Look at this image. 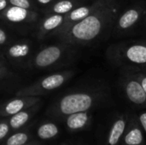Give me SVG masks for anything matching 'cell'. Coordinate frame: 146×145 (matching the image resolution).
Wrapping results in <instances>:
<instances>
[{"instance_id":"6da1fadb","label":"cell","mask_w":146,"mask_h":145,"mask_svg":"<svg viewBox=\"0 0 146 145\" xmlns=\"http://www.w3.org/2000/svg\"><path fill=\"white\" fill-rule=\"evenodd\" d=\"M116 15L115 2L110 0L109 3L104 4L102 10L90 14L86 18L79 21L71 32L74 38L80 41H91L96 38Z\"/></svg>"},{"instance_id":"7a4b0ae2","label":"cell","mask_w":146,"mask_h":145,"mask_svg":"<svg viewBox=\"0 0 146 145\" xmlns=\"http://www.w3.org/2000/svg\"><path fill=\"white\" fill-rule=\"evenodd\" d=\"M93 103L92 97L87 93H73L64 96L56 109L50 110L51 116L62 119L71 114L87 111Z\"/></svg>"},{"instance_id":"3957f363","label":"cell","mask_w":146,"mask_h":145,"mask_svg":"<svg viewBox=\"0 0 146 145\" xmlns=\"http://www.w3.org/2000/svg\"><path fill=\"white\" fill-rule=\"evenodd\" d=\"M32 132L33 140L42 142L46 144L58 139L62 134V130L56 121H45L37 125H33Z\"/></svg>"},{"instance_id":"277c9868","label":"cell","mask_w":146,"mask_h":145,"mask_svg":"<svg viewBox=\"0 0 146 145\" xmlns=\"http://www.w3.org/2000/svg\"><path fill=\"white\" fill-rule=\"evenodd\" d=\"M35 105H33L8 118L9 125L10 127V132L21 130L30 124L31 120L33 119L37 111Z\"/></svg>"},{"instance_id":"5b68a950","label":"cell","mask_w":146,"mask_h":145,"mask_svg":"<svg viewBox=\"0 0 146 145\" xmlns=\"http://www.w3.org/2000/svg\"><path fill=\"white\" fill-rule=\"evenodd\" d=\"M37 99L33 98H15L6 103L3 107L0 108L1 117H9L15 114H17L33 105L37 103Z\"/></svg>"},{"instance_id":"8992f818","label":"cell","mask_w":146,"mask_h":145,"mask_svg":"<svg viewBox=\"0 0 146 145\" xmlns=\"http://www.w3.org/2000/svg\"><path fill=\"white\" fill-rule=\"evenodd\" d=\"M33 125V123H30L21 130L10 132L0 143V145H23L33 140L32 132Z\"/></svg>"},{"instance_id":"52a82bcc","label":"cell","mask_w":146,"mask_h":145,"mask_svg":"<svg viewBox=\"0 0 146 145\" xmlns=\"http://www.w3.org/2000/svg\"><path fill=\"white\" fill-rule=\"evenodd\" d=\"M61 56V50L56 46H50L41 50L36 56L35 62L38 67H47L56 62Z\"/></svg>"},{"instance_id":"ba28073f","label":"cell","mask_w":146,"mask_h":145,"mask_svg":"<svg viewBox=\"0 0 146 145\" xmlns=\"http://www.w3.org/2000/svg\"><path fill=\"white\" fill-rule=\"evenodd\" d=\"M63 119L66 128L69 132H76L81 130L86 126L89 120V116L86 111L71 114L69 115L65 116Z\"/></svg>"},{"instance_id":"9c48e42d","label":"cell","mask_w":146,"mask_h":145,"mask_svg":"<svg viewBox=\"0 0 146 145\" xmlns=\"http://www.w3.org/2000/svg\"><path fill=\"white\" fill-rule=\"evenodd\" d=\"M126 92L131 102L136 104H142L146 101V93L139 80L131 79L126 85Z\"/></svg>"},{"instance_id":"30bf717a","label":"cell","mask_w":146,"mask_h":145,"mask_svg":"<svg viewBox=\"0 0 146 145\" xmlns=\"http://www.w3.org/2000/svg\"><path fill=\"white\" fill-rule=\"evenodd\" d=\"M125 56L128 61L136 64L146 63V45L145 44H133L129 46Z\"/></svg>"},{"instance_id":"8fae6325","label":"cell","mask_w":146,"mask_h":145,"mask_svg":"<svg viewBox=\"0 0 146 145\" xmlns=\"http://www.w3.org/2000/svg\"><path fill=\"white\" fill-rule=\"evenodd\" d=\"M141 14L137 9H130L124 12L118 21V26L121 29H128L133 26L139 19Z\"/></svg>"},{"instance_id":"7c38bea8","label":"cell","mask_w":146,"mask_h":145,"mask_svg":"<svg viewBox=\"0 0 146 145\" xmlns=\"http://www.w3.org/2000/svg\"><path fill=\"white\" fill-rule=\"evenodd\" d=\"M27 9L13 6L9 8L6 12V18L12 22H20L27 18Z\"/></svg>"},{"instance_id":"4fadbf2b","label":"cell","mask_w":146,"mask_h":145,"mask_svg":"<svg viewBox=\"0 0 146 145\" xmlns=\"http://www.w3.org/2000/svg\"><path fill=\"white\" fill-rule=\"evenodd\" d=\"M64 82V77L62 74L50 75L41 82V87L46 91H51L61 86Z\"/></svg>"},{"instance_id":"5bb4252c","label":"cell","mask_w":146,"mask_h":145,"mask_svg":"<svg viewBox=\"0 0 146 145\" xmlns=\"http://www.w3.org/2000/svg\"><path fill=\"white\" fill-rule=\"evenodd\" d=\"M125 129V122L124 121H117L115 125L113 126V128L110 132V135L109 138V144L110 145H115L121 134L123 133Z\"/></svg>"},{"instance_id":"9a60e30c","label":"cell","mask_w":146,"mask_h":145,"mask_svg":"<svg viewBox=\"0 0 146 145\" xmlns=\"http://www.w3.org/2000/svg\"><path fill=\"white\" fill-rule=\"evenodd\" d=\"M91 14V9L89 7H80L76 9H74L71 13H70V20L74 21H80L84 18H86V16H88Z\"/></svg>"},{"instance_id":"2e32d148","label":"cell","mask_w":146,"mask_h":145,"mask_svg":"<svg viewBox=\"0 0 146 145\" xmlns=\"http://www.w3.org/2000/svg\"><path fill=\"white\" fill-rule=\"evenodd\" d=\"M29 52V47L27 44H16L12 46L9 53L13 57H23L26 56Z\"/></svg>"},{"instance_id":"e0dca14e","label":"cell","mask_w":146,"mask_h":145,"mask_svg":"<svg viewBox=\"0 0 146 145\" xmlns=\"http://www.w3.org/2000/svg\"><path fill=\"white\" fill-rule=\"evenodd\" d=\"M62 21L63 17L61 15H52L45 20V21L44 22V28L45 30H52L57 27L60 24H62Z\"/></svg>"},{"instance_id":"ac0fdd59","label":"cell","mask_w":146,"mask_h":145,"mask_svg":"<svg viewBox=\"0 0 146 145\" xmlns=\"http://www.w3.org/2000/svg\"><path fill=\"white\" fill-rule=\"evenodd\" d=\"M143 137L140 130L133 129L126 137L125 140L127 144H139L142 142Z\"/></svg>"},{"instance_id":"d6986e66","label":"cell","mask_w":146,"mask_h":145,"mask_svg":"<svg viewBox=\"0 0 146 145\" xmlns=\"http://www.w3.org/2000/svg\"><path fill=\"white\" fill-rule=\"evenodd\" d=\"M73 9V3L68 0H63L58 2L53 8V10L57 14H64L70 11Z\"/></svg>"},{"instance_id":"ffe728a7","label":"cell","mask_w":146,"mask_h":145,"mask_svg":"<svg viewBox=\"0 0 146 145\" xmlns=\"http://www.w3.org/2000/svg\"><path fill=\"white\" fill-rule=\"evenodd\" d=\"M10 133V127L7 120H0V143Z\"/></svg>"},{"instance_id":"44dd1931","label":"cell","mask_w":146,"mask_h":145,"mask_svg":"<svg viewBox=\"0 0 146 145\" xmlns=\"http://www.w3.org/2000/svg\"><path fill=\"white\" fill-rule=\"evenodd\" d=\"M9 2L13 6H17L24 9H28L30 7L28 0H9Z\"/></svg>"},{"instance_id":"7402d4cb","label":"cell","mask_w":146,"mask_h":145,"mask_svg":"<svg viewBox=\"0 0 146 145\" xmlns=\"http://www.w3.org/2000/svg\"><path fill=\"white\" fill-rule=\"evenodd\" d=\"M137 79H139V82L140 83V85H142L144 91L146 93V75H142L141 77H138Z\"/></svg>"},{"instance_id":"603a6c76","label":"cell","mask_w":146,"mask_h":145,"mask_svg":"<svg viewBox=\"0 0 146 145\" xmlns=\"http://www.w3.org/2000/svg\"><path fill=\"white\" fill-rule=\"evenodd\" d=\"M5 40H6V34L2 29H0V44H3Z\"/></svg>"},{"instance_id":"cb8c5ba5","label":"cell","mask_w":146,"mask_h":145,"mask_svg":"<svg viewBox=\"0 0 146 145\" xmlns=\"http://www.w3.org/2000/svg\"><path fill=\"white\" fill-rule=\"evenodd\" d=\"M140 121H141V123H142V125H143V126H144V128H145L146 132V113L143 114L140 116Z\"/></svg>"},{"instance_id":"d4e9b609","label":"cell","mask_w":146,"mask_h":145,"mask_svg":"<svg viewBox=\"0 0 146 145\" xmlns=\"http://www.w3.org/2000/svg\"><path fill=\"white\" fill-rule=\"evenodd\" d=\"M23 145H46L45 144H44V143H42V142H38V141H36V140H32V141H30V142H28V143H27V144H25Z\"/></svg>"},{"instance_id":"484cf974","label":"cell","mask_w":146,"mask_h":145,"mask_svg":"<svg viewBox=\"0 0 146 145\" xmlns=\"http://www.w3.org/2000/svg\"><path fill=\"white\" fill-rule=\"evenodd\" d=\"M7 6V1L6 0H0V10L3 9Z\"/></svg>"},{"instance_id":"4316f807","label":"cell","mask_w":146,"mask_h":145,"mask_svg":"<svg viewBox=\"0 0 146 145\" xmlns=\"http://www.w3.org/2000/svg\"><path fill=\"white\" fill-rule=\"evenodd\" d=\"M39 3H44V4H45V3H50V0H38Z\"/></svg>"},{"instance_id":"83f0119b","label":"cell","mask_w":146,"mask_h":145,"mask_svg":"<svg viewBox=\"0 0 146 145\" xmlns=\"http://www.w3.org/2000/svg\"><path fill=\"white\" fill-rule=\"evenodd\" d=\"M128 145H139V144H128Z\"/></svg>"}]
</instances>
